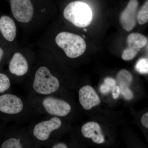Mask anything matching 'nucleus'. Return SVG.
Listing matches in <instances>:
<instances>
[{
	"label": "nucleus",
	"mask_w": 148,
	"mask_h": 148,
	"mask_svg": "<svg viewBox=\"0 0 148 148\" xmlns=\"http://www.w3.org/2000/svg\"><path fill=\"white\" fill-rule=\"evenodd\" d=\"M116 81L111 77L106 78L104 81V84L100 87V91L103 94H106L110 92L116 86Z\"/></svg>",
	"instance_id": "obj_16"
},
{
	"label": "nucleus",
	"mask_w": 148,
	"mask_h": 148,
	"mask_svg": "<svg viewBox=\"0 0 148 148\" xmlns=\"http://www.w3.org/2000/svg\"><path fill=\"white\" fill-rule=\"evenodd\" d=\"M69 146L66 143L61 142L59 141V140L51 143L48 147V148H67Z\"/></svg>",
	"instance_id": "obj_19"
},
{
	"label": "nucleus",
	"mask_w": 148,
	"mask_h": 148,
	"mask_svg": "<svg viewBox=\"0 0 148 148\" xmlns=\"http://www.w3.org/2000/svg\"><path fill=\"white\" fill-rule=\"evenodd\" d=\"M138 50L131 48L127 47L123 51L122 58L125 61H130L133 59L138 53Z\"/></svg>",
	"instance_id": "obj_18"
},
{
	"label": "nucleus",
	"mask_w": 148,
	"mask_h": 148,
	"mask_svg": "<svg viewBox=\"0 0 148 148\" xmlns=\"http://www.w3.org/2000/svg\"><path fill=\"white\" fill-rule=\"evenodd\" d=\"M10 7L14 18L22 23L29 22L34 15V8L30 0H10Z\"/></svg>",
	"instance_id": "obj_6"
},
{
	"label": "nucleus",
	"mask_w": 148,
	"mask_h": 148,
	"mask_svg": "<svg viewBox=\"0 0 148 148\" xmlns=\"http://www.w3.org/2000/svg\"><path fill=\"white\" fill-rule=\"evenodd\" d=\"M81 132L83 137L90 138L95 144H103L105 142L101 126L95 122L90 121L85 123L82 126Z\"/></svg>",
	"instance_id": "obj_10"
},
{
	"label": "nucleus",
	"mask_w": 148,
	"mask_h": 148,
	"mask_svg": "<svg viewBox=\"0 0 148 148\" xmlns=\"http://www.w3.org/2000/svg\"><path fill=\"white\" fill-rule=\"evenodd\" d=\"M117 79L119 83L120 89L128 88L132 82V75L127 70L123 69L118 74Z\"/></svg>",
	"instance_id": "obj_13"
},
{
	"label": "nucleus",
	"mask_w": 148,
	"mask_h": 148,
	"mask_svg": "<svg viewBox=\"0 0 148 148\" xmlns=\"http://www.w3.org/2000/svg\"><path fill=\"white\" fill-rule=\"evenodd\" d=\"M141 121L144 127L148 128V112L143 115L141 118Z\"/></svg>",
	"instance_id": "obj_20"
},
{
	"label": "nucleus",
	"mask_w": 148,
	"mask_h": 148,
	"mask_svg": "<svg viewBox=\"0 0 148 148\" xmlns=\"http://www.w3.org/2000/svg\"><path fill=\"white\" fill-rule=\"evenodd\" d=\"M4 55V51L2 49L0 48V62L2 59L3 56Z\"/></svg>",
	"instance_id": "obj_22"
},
{
	"label": "nucleus",
	"mask_w": 148,
	"mask_h": 148,
	"mask_svg": "<svg viewBox=\"0 0 148 148\" xmlns=\"http://www.w3.org/2000/svg\"><path fill=\"white\" fill-rule=\"evenodd\" d=\"M47 117L32 121L27 127L35 148H48L51 143L59 140L63 131V119L49 116Z\"/></svg>",
	"instance_id": "obj_1"
},
{
	"label": "nucleus",
	"mask_w": 148,
	"mask_h": 148,
	"mask_svg": "<svg viewBox=\"0 0 148 148\" xmlns=\"http://www.w3.org/2000/svg\"><path fill=\"white\" fill-rule=\"evenodd\" d=\"M27 98L40 114L63 119L70 115L72 111L71 105L61 96L28 94Z\"/></svg>",
	"instance_id": "obj_2"
},
{
	"label": "nucleus",
	"mask_w": 148,
	"mask_h": 148,
	"mask_svg": "<svg viewBox=\"0 0 148 148\" xmlns=\"http://www.w3.org/2000/svg\"><path fill=\"white\" fill-rule=\"evenodd\" d=\"M138 5V0H130L125 8L121 13L120 23L122 27L126 32H130L135 27Z\"/></svg>",
	"instance_id": "obj_7"
},
{
	"label": "nucleus",
	"mask_w": 148,
	"mask_h": 148,
	"mask_svg": "<svg viewBox=\"0 0 148 148\" xmlns=\"http://www.w3.org/2000/svg\"><path fill=\"white\" fill-rule=\"evenodd\" d=\"M11 87L10 79L5 74L0 73V94H3Z\"/></svg>",
	"instance_id": "obj_15"
},
{
	"label": "nucleus",
	"mask_w": 148,
	"mask_h": 148,
	"mask_svg": "<svg viewBox=\"0 0 148 148\" xmlns=\"http://www.w3.org/2000/svg\"><path fill=\"white\" fill-rule=\"evenodd\" d=\"M137 71L140 74H148V59L143 58L139 59L135 66Z\"/></svg>",
	"instance_id": "obj_17"
},
{
	"label": "nucleus",
	"mask_w": 148,
	"mask_h": 148,
	"mask_svg": "<svg viewBox=\"0 0 148 148\" xmlns=\"http://www.w3.org/2000/svg\"><path fill=\"white\" fill-rule=\"evenodd\" d=\"M137 19L140 25L148 22V0H146L138 12Z\"/></svg>",
	"instance_id": "obj_14"
},
{
	"label": "nucleus",
	"mask_w": 148,
	"mask_h": 148,
	"mask_svg": "<svg viewBox=\"0 0 148 148\" xmlns=\"http://www.w3.org/2000/svg\"><path fill=\"white\" fill-rule=\"evenodd\" d=\"M64 17L79 28L88 26L92 19V10L87 4L79 1L72 2L64 11Z\"/></svg>",
	"instance_id": "obj_4"
},
{
	"label": "nucleus",
	"mask_w": 148,
	"mask_h": 148,
	"mask_svg": "<svg viewBox=\"0 0 148 148\" xmlns=\"http://www.w3.org/2000/svg\"><path fill=\"white\" fill-rule=\"evenodd\" d=\"M127 42L128 47L139 50L146 45L147 40L140 33H133L127 36Z\"/></svg>",
	"instance_id": "obj_12"
},
{
	"label": "nucleus",
	"mask_w": 148,
	"mask_h": 148,
	"mask_svg": "<svg viewBox=\"0 0 148 148\" xmlns=\"http://www.w3.org/2000/svg\"><path fill=\"white\" fill-rule=\"evenodd\" d=\"M84 31L85 32H86V29H84Z\"/></svg>",
	"instance_id": "obj_23"
},
{
	"label": "nucleus",
	"mask_w": 148,
	"mask_h": 148,
	"mask_svg": "<svg viewBox=\"0 0 148 148\" xmlns=\"http://www.w3.org/2000/svg\"><path fill=\"white\" fill-rule=\"evenodd\" d=\"M0 32L5 39L13 41L16 36V28L12 18L6 15L0 18Z\"/></svg>",
	"instance_id": "obj_11"
},
{
	"label": "nucleus",
	"mask_w": 148,
	"mask_h": 148,
	"mask_svg": "<svg viewBox=\"0 0 148 148\" xmlns=\"http://www.w3.org/2000/svg\"><path fill=\"white\" fill-rule=\"evenodd\" d=\"M11 73L18 77H23L29 70V64L27 58L19 52H16L12 57L8 66Z\"/></svg>",
	"instance_id": "obj_9"
},
{
	"label": "nucleus",
	"mask_w": 148,
	"mask_h": 148,
	"mask_svg": "<svg viewBox=\"0 0 148 148\" xmlns=\"http://www.w3.org/2000/svg\"><path fill=\"white\" fill-rule=\"evenodd\" d=\"M55 41L69 58H78L86 50V43L84 39L75 34L61 32L56 36Z\"/></svg>",
	"instance_id": "obj_3"
},
{
	"label": "nucleus",
	"mask_w": 148,
	"mask_h": 148,
	"mask_svg": "<svg viewBox=\"0 0 148 148\" xmlns=\"http://www.w3.org/2000/svg\"><path fill=\"white\" fill-rule=\"evenodd\" d=\"M121 93L119 86H115L112 89V96L114 99H117L119 97Z\"/></svg>",
	"instance_id": "obj_21"
},
{
	"label": "nucleus",
	"mask_w": 148,
	"mask_h": 148,
	"mask_svg": "<svg viewBox=\"0 0 148 148\" xmlns=\"http://www.w3.org/2000/svg\"><path fill=\"white\" fill-rule=\"evenodd\" d=\"M1 148H35L27 127L17 126L14 135L6 139L1 144Z\"/></svg>",
	"instance_id": "obj_5"
},
{
	"label": "nucleus",
	"mask_w": 148,
	"mask_h": 148,
	"mask_svg": "<svg viewBox=\"0 0 148 148\" xmlns=\"http://www.w3.org/2000/svg\"><path fill=\"white\" fill-rule=\"evenodd\" d=\"M78 98L79 104L86 110H89L101 103L97 92L90 85H85L78 90Z\"/></svg>",
	"instance_id": "obj_8"
}]
</instances>
